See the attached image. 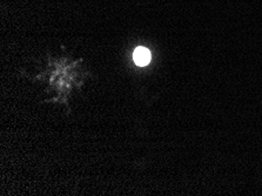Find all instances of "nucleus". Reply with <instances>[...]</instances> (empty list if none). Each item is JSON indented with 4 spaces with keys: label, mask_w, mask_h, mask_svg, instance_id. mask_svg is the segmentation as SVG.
I'll return each mask as SVG.
<instances>
[{
    "label": "nucleus",
    "mask_w": 262,
    "mask_h": 196,
    "mask_svg": "<svg viewBox=\"0 0 262 196\" xmlns=\"http://www.w3.org/2000/svg\"><path fill=\"white\" fill-rule=\"evenodd\" d=\"M133 59L134 62H136L138 66L148 65L150 61V52L145 49V47H138V49L134 51Z\"/></svg>",
    "instance_id": "obj_1"
}]
</instances>
